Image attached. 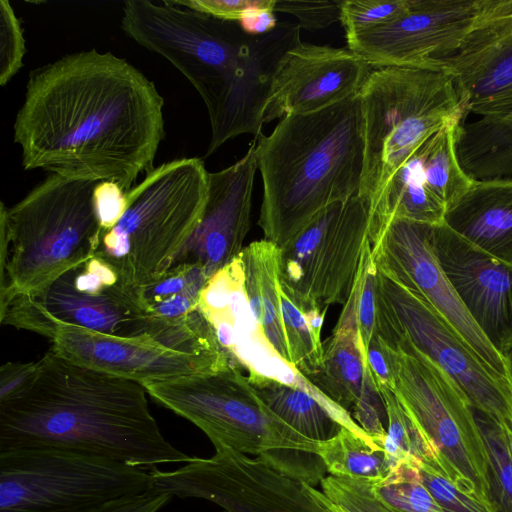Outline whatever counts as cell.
Returning <instances> with one entry per match:
<instances>
[{
    "label": "cell",
    "mask_w": 512,
    "mask_h": 512,
    "mask_svg": "<svg viewBox=\"0 0 512 512\" xmlns=\"http://www.w3.org/2000/svg\"><path fill=\"white\" fill-rule=\"evenodd\" d=\"M210 458L150 473L149 491L180 498H201L228 512H327L308 484L275 470L260 458H250L223 444H214Z\"/></svg>",
    "instance_id": "obj_15"
},
{
    "label": "cell",
    "mask_w": 512,
    "mask_h": 512,
    "mask_svg": "<svg viewBox=\"0 0 512 512\" xmlns=\"http://www.w3.org/2000/svg\"><path fill=\"white\" fill-rule=\"evenodd\" d=\"M433 225L392 220L372 247L374 262L440 316L485 366L512 384L505 358L473 322L437 261L430 242Z\"/></svg>",
    "instance_id": "obj_16"
},
{
    "label": "cell",
    "mask_w": 512,
    "mask_h": 512,
    "mask_svg": "<svg viewBox=\"0 0 512 512\" xmlns=\"http://www.w3.org/2000/svg\"><path fill=\"white\" fill-rule=\"evenodd\" d=\"M0 321L49 339L62 325L119 338L155 334L173 325L146 315L136 288L125 286L97 255L62 274L42 292L1 304Z\"/></svg>",
    "instance_id": "obj_11"
},
{
    "label": "cell",
    "mask_w": 512,
    "mask_h": 512,
    "mask_svg": "<svg viewBox=\"0 0 512 512\" xmlns=\"http://www.w3.org/2000/svg\"><path fill=\"white\" fill-rule=\"evenodd\" d=\"M209 278L197 263L181 262L156 282L136 288L139 303L149 317L170 324L200 316V294Z\"/></svg>",
    "instance_id": "obj_27"
},
{
    "label": "cell",
    "mask_w": 512,
    "mask_h": 512,
    "mask_svg": "<svg viewBox=\"0 0 512 512\" xmlns=\"http://www.w3.org/2000/svg\"><path fill=\"white\" fill-rule=\"evenodd\" d=\"M419 465L400 463L384 480L371 483L374 495L392 512H444L422 483Z\"/></svg>",
    "instance_id": "obj_33"
},
{
    "label": "cell",
    "mask_w": 512,
    "mask_h": 512,
    "mask_svg": "<svg viewBox=\"0 0 512 512\" xmlns=\"http://www.w3.org/2000/svg\"><path fill=\"white\" fill-rule=\"evenodd\" d=\"M377 312V268L369 245L365 253L363 285L358 301V329L366 352L376 331Z\"/></svg>",
    "instance_id": "obj_40"
},
{
    "label": "cell",
    "mask_w": 512,
    "mask_h": 512,
    "mask_svg": "<svg viewBox=\"0 0 512 512\" xmlns=\"http://www.w3.org/2000/svg\"><path fill=\"white\" fill-rule=\"evenodd\" d=\"M26 44L21 22L11 3L0 0V85L5 86L23 66Z\"/></svg>",
    "instance_id": "obj_35"
},
{
    "label": "cell",
    "mask_w": 512,
    "mask_h": 512,
    "mask_svg": "<svg viewBox=\"0 0 512 512\" xmlns=\"http://www.w3.org/2000/svg\"><path fill=\"white\" fill-rule=\"evenodd\" d=\"M50 340L51 350L63 358L141 385L212 374L235 365L203 314L193 321L136 338L62 325Z\"/></svg>",
    "instance_id": "obj_12"
},
{
    "label": "cell",
    "mask_w": 512,
    "mask_h": 512,
    "mask_svg": "<svg viewBox=\"0 0 512 512\" xmlns=\"http://www.w3.org/2000/svg\"><path fill=\"white\" fill-rule=\"evenodd\" d=\"M120 27L134 42L168 60L203 99L211 125L206 156L244 133L262 135L263 112L273 75L290 48L301 43L300 27L278 22L252 36L176 0H128Z\"/></svg>",
    "instance_id": "obj_3"
},
{
    "label": "cell",
    "mask_w": 512,
    "mask_h": 512,
    "mask_svg": "<svg viewBox=\"0 0 512 512\" xmlns=\"http://www.w3.org/2000/svg\"><path fill=\"white\" fill-rule=\"evenodd\" d=\"M364 163L358 192L370 211L394 173L433 134L466 114L452 78L422 69H373L359 91Z\"/></svg>",
    "instance_id": "obj_8"
},
{
    "label": "cell",
    "mask_w": 512,
    "mask_h": 512,
    "mask_svg": "<svg viewBox=\"0 0 512 512\" xmlns=\"http://www.w3.org/2000/svg\"><path fill=\"white\" fill-rule=\"evenodd\" d=\"M378 389L387 414V434L383 447L395 466L412 461L425 463L440 472L436 455L394 391L388 388Z\"/></svg>",
    "instance_id": "obj_31"
},
{
    "label": "cell",
    "mask_w": 512,
    "mask_h": 512,
    "mask_svg": "<svg viewBox=\"0 0 512 512\" xmlns=\"http://www.w3.org/2000/svg\"><path fill=\"white\" fill-rule=\"evenodd\" d=\"M505 431H506V434L508 437V442H509V446H510V450H511V454H512V431H508V430H505Z\"/></svg>",
    "instance_id": "obj_49"
},
{
    "label": "cell",
    "mask_w": 512,
    "mask_h": 512,
    "mask_svg": "<svg viewBox=\"0 0 512 512\" xmlns=\"http://www.w3.org/2000/svg\"><path fill=\"white\" fill-rule=\"evenodd\" d=\"M223 512H228V511L224 510Z\"/></svg>",
    "instance_id": "obj_50"
},
{
    "label": "cell",
    "mask_w": 512,
    "mask_h": 512,
    "mask_svg": "<svg viewBox=\"0 0 512 512\" xmlns=\"http://www.w3.org/2000/svg\"><path fill=\"white\" fill-rule=\"evenodd\" d=\"M367 362L378 388L394 391V354L389 346L375 331L367 350Z\"/></svg>",
    "instance_id": "obj_42"
},
{
    "label": "cell",
    "mask_w": 512,
    "mask_h": 512,
    "mask_svg": "<svg viewBox=\"0 0 512 512\" xmlns=\"http://www.w3.org/2000/svg\"><path fill=\"white\" fill-rule=\"evenodd\" d=\"M369 244L366 203L358 195L336 202L279 247V284L302 304L324 311L330 305H344Z\"/></svg>",
    "instance_id": "obj_14"
},
{
    "label": "cell",
    "mask_w": 512,
    "mask_h": 512,
    "mask_svg": "<svg viewBox=\"0 0 512 512\" xmlns=\"http://www.w3.org/2000/svg\"><path fill=\"white\" fill-rule=\"evenodd\" d=\"M456 148L470 178L512 179V105L499 114L461 123Z\"/></svg>",
    "instance_id": "obj_25"
},
{
    "label": "cell",
    "mask_w": 512,
    "mask_h": 512,
    "mask_svg": "<svg viewBox=\"0 0 512 512\" xmlns=\"http://www.w3.org/2000/svg\"><path fill=\"white\" fill-rule=\"evenodd\" d=\"M209 172L196 157L165 162L126 193L128 207L102 234L95 255L129 288L159 280L172 268L203 217Z\"/></svg>",
    "instance_id": "obj_7"
},
{
    "label": "cell",
    "mask_w": 512,
    "mask_h": 512,
    "mask_svg": "<svg viewBox=\"0 0 512 512\" xmlns=\"http://www.w3.org/2000/svg\"><path fill=\"white\" fill-rule=\"evenodd\" d=\"M443 223L476 248L512 265V179L474 180L447 206Z\"/></svg>",
    "instance_id": "obj_23"
},
{
    "label": "cell",
    "mask_w": 512,
    "mask_h": 512,
    "mask_svg": "<svg viewBox=\"0 0 512 512\" xmlns=\"http://www.w3.org/2000/svg\"><path fill=\"white\" fill-rule=\"evenodd\" d=\"M277 0H259L238 21L242 30L252 36H260L274 30L278 24L274 8Z\"/></svg>",
    "instance_id": "obj_46"
},
{
    "label": "cell",
    "mask_w": 512,
    "mask_h": 512,
    "mask_svg": "<svg viewBox=\"0 0 512 512\" xmlns=\"http://www.w3.org/2000/svg\"><path fill=\"white\" fill-rule=\"evenodd\" d=\"M164 99L126 59L96 49L29 74L13 139L25 170L114 181L129 192L164 139Z\"/></svg>",
    "instance_id": "obj_1"
},
{
    "label": "cell",
    "mask_w": 512,
    "mask_h": 512,
    "mask_svg": "<svg viewBox=\"0 0 512 512\" xmlns=\"http://www.w3.org/2000/svg\"><path fill=\"white\" fill-rule=\"evenodd\" d=\"M419 471L422 483L444 512H491L431 466L421 463Z\"/></svg>",
    "instance_id": "obj_38"
},
{
    "label": "cell",
    "mask_w": 512,
    "mask_h": 512,
    "mask_svg": "<svg viewBox=\"0 0 512 512\" xmlns=\"http://www.w3.org/2000/svg\"><path fill=\"white\" fill-rule=\"evenodd\" d=\"M479 0H412L392 22L346 37L347 48L373 69L402 67L442 72L470 32Z\"/></svg>",
    "instance_id": "obj_17"
},
{
    "label": "cell",
    "mask_w": 512,
    "mask_h": 512,
    "mask_svg": "<svg viewBox=\"0 0 512 512\" xmlns=\"http://www.w3.org/2000/svg\"><path fill=\"white\" fill-rule=\"evenodd\" d=\"M373 68L349 48L299 43L278 63L263 124L317 112L359 93Z\"/></svg>",
    "instance_id": "obj_20"
},
{
    "label": "cell",
    "mask_w": 512,
    "mask_h": 512,
    "mask_svg": "<svg viewBox=\"0 0 512 512\" xmlns=\"http://www.w3.org/2000/svg\"><path fill=\"white\" fill-rule=\"evenodd\" d=\"M365 253L356 282L343 305L337 324L331 336L323 342L321 368L308 378L325 396L350 415L361 396L368 367L367 352L358 329V301L363 285Z\"/></svg>",
    "instance_id": "obj_24"
},
{
    "label": "cell",
    "mask_w": 512,
    "mask_h": 512,
    "mask_svg": "<svg viewBox=\"0 0 512 512\" xmlns=\"http://www.w3.org/2000/svg\"><path fill=\"white\" fill-rule=\"evenodd\" d=\"M504 358L507 363L508 370L512 377V346L508 349V351L504 354Z\"/></svg>",
    "instance_id": "obj_48"
},
{
    "label": "cell",
    "mask_w": 512,
    "mask_h": 512,
    "mask_svg": "<svg viewBox=\"0 0 512 512\" xmlns=\"http://www.w3.org/2000/svg\"><path fill=\"white\" fill-rule=\"evenodd\" d=\"M257 140L263 239L282 247L325 208L358 195L364 163L359 93L317 112L285 116Z\"/></svg>",
    "instance_id": "obj_4"
},
{
    "label": "cell",
    "mask_w": 512,
    "mask_h": 512,
    "mask_svg": "<svg viewBox=\"0 0 512 512\" xmlns=\"http://www.w3.org/2000/svg\"><path fill=\"white\" fill-rule=\"evenodd\" d=\"M146 394L133 380L49 350L33 383L0 401V451L48 447L146 469L192 461L163 436Z\"/></svg>",
    "instance_id": "obj_2"
},
{
    "label": "cell",
    "mask_w": 512,
    "mask_h": 512,
    "mask_svg": "<svg viewBox=\"0 0 512 512\" xmlns=\"http://www.w3.org/2000/svg\"><path fill=\"white\" fill-rule=\"evenodd\" d=\"M488 462L489 497L492 512H512V454L503 426L473 408Z\"/></svg>",
    "instance_id": "obj_32"
},
{
    "label": "cell",
    "mask_w": 512,
    "mask_h": 512,
    "mask_svg": "<svg viewBox=\"0 0 512 512\" xmlns=\"http://www.w3.org/2000/svg\"><path fill=\"white\" fill-rule=\"evenodd\" d=\"M341 1L277 0L274 12L291 14L297 18L300 29L315 31L340 21Z\"/></svg>",
    "instance_id": "obj_39"
},
{
    "label": "cell",
    "mask_w": 512,
    "mask_h": 512,
    "mask_svg": "<svg viewBox=\"0 0 512 512\" xmlns=\"http://www.w3.org/2000/svg\"><path fill=\"white\" fill-rule=\"evenodd\" d=\"M351 417L376 443L383 446L387 434V414L369 365L366 368L361 396L351 412Z\"/></svg>",
    "instance_id": "obj_37"
},
{
    "label": "cell",
    "mask_w": 512,
    "mask_h": 512,
    "mask_svg": "<svg viewBox=\"0 0 512 512\" xmlns=\"http://www.w3.org/2000/svg\"><path fill=\"white\" fill-rule=\"evenodd\" d=\"M392 348L394 393L436 455L439 473L492 512L486 449L466 396L407 340Z\"/></svg>",
    "instance_id": "obj_9"
},
{
    "label": "cell",
    "mask_w": 512,
    "mask_h": 512,
    "mask_svg": "<svg viewBox=\"0 0 512 512\" xmlns=\"http://www.w3.org/2000/svg\"><path fill=\"white\" fill-rule=\"evenodd\" d=\"M172 497L169 493L147 491L106 502L86 512H159Z\"/></svg>",
    "instance_id": "obj_44"
},
{
    "label": "cell",
    "mask_w": 512,
    "mask_h": 512,
    "mask_svg": "<svg viewBox=\"0 0 512 512\" xmlns=\"http://www.w3.org/2000/svg\"><path fill=\"white\" fill-rule=\"evenodd\" d=\"M308 488L312 495L316 497L326 508L327 512H348L340 505L334 503L331 501L323 492L318 491L317 489L313 488V486L308 484Z\"/></svg>",
    "instance_id": "obj_47"
},
{
    "label": "cell",
    "mask_w": 512,
    "mask_h": 512,
    "mask_svg": "<svg viewBox=\"0 0 512 512\" xmlns=\"http://www.w3.org/2000/svg\"><path fill=\"white\" fill-rule=\"evenodd\" d=\"M321 486L331 501L348 512H392L374 495L367 480L330 475Z\"/></svg>",
    "instance_id": "obj_36"
},
{
    "label": "cell",
    "mask_w": 512,
    "mask_h": 512,
    "mask_svg": "<svg viewBox=\"0 0 512 512\" xmlns=\"http://www.w3.org/2000/svg\"><path fill=\"white\" fill-rule=\"evenodd\" d=\"M280 285V284H279ZM281 315L292 366L309 378L321 368V329L326 311L297 302L281 285Z\"/></svg>",
    "instance_id": "obj_30"
},
{
    "label": "cell",
    "mask_w": 512,
    "mask_h": 512,
    "mask_svg": "<svg viewBox=\"0 0 512 512\" xmlns=\"http://www.w3.org/2000/svg\"><path fill=\"white\" fill-rule=\"evenodd\" d=\"M279 252L277 245L262 239L244 247L240 257L251 310L274 349L291 364L281 315Z\"/></svg>",
    "instance_id": "obj_26"
},
{
    "label": "cell",
    "mask_w": 512,
    "mask_h": 512,
    "mask_svg": "<svg viewBox=\"0 0 512 512\" xmlns=\"http://www.w3.org/2000/svg\"><path fill=\"white\" fill-rule=\"evenodd\" d=\"M318 454L332 476L371 483L384 480L396 467L382 445L345 427L333 439L319 443Z\"/></svg>",
    "instance_id": "obj_29"
},
{
    "label": "cell",
    "mask_w": 512,
    "mask_h": 512,
    "mask_svg": "<svg viewBox=\"0 0 512 512\" xmlns=\"http://www.w3.org/2000/svg\"><path fill=\"white\" fill-rule=\"evenodd\" d=\"M430 242L471 319L504 357L512 346V265L476 248L443 222L432 226Z\"/></svg>",
    "instance_id": "obj_21"
},
{
    "label": "cell",
    "mask_w": 512,
    "mask_h": 512,
    "mask_svg": "<svg viewBox=\"0 0 512 512\" xmlns=\"http://www.w3.org/2000/svg\"><path fill=\"white\" fill-rule=\"evenodd\" d=\"M257 169L253 143L233 165L209 172V193L203 217L175 264L197 263L210 278L241 254L250 229Z\"/></svg>",
    "instance_id": "obj_22"
},
{
    "label": "cell",
    "mask_w": 512,
    "mask_h": 512,
    "mask_svg": "<svg viewBox=\"0 0 512 512\" xmlns=\"http://www.w3.org/2000/svg\"><path fill=\"white\" fill-rule=\"evenodd\" d=\"M98 182L49 174L13 206L1 202L0 305L42 292L96 254Z\"/></svg>",
    "instance_id": "obj_5"
},
{
    "label": "cell",
    "mask_w": 512,
    "mask_h": 512,
    "mask_svg": "<svg viewBox=\"0 0 512 512\" xmlns=\"http://www.w3.org/2000/svg\"><path fill=\"white\" fill-rule=\"evenodd\" d=\"M466 113L488 116L512 105V0H479L460 48L439 60Z\"/></svg>",
    "instance_id": "obj_19"
},
{
    "label": "cell",
    "mask_w": 512,
    "mask_h": 512,
    "mask_svg": "<svg viewBox=\"0 0 512 512\" xmlns=\"http://www.w3.org/2000/svg\"><path fill=\"white\" fill-rule=\"evenodd\" d=\"M93 201L102 234L119 222L128 207L125 191L114 181H99L94 188Z\"/></svg>",
    "instance_id": "obj_41"
},
{
    "label": "cell",
    "mask_w": 512,
    "mask_h": 512,
    "mask_svg": "<svg viewBox=\"0 0 512 512\" xmlns=\"http://www.w3.org/2000/svg\"><path fill=\"white\" fill-rule=\"evenodd\" d=\"M377 311L376 332L389 346L407 340L457 384L472 408L512 431V384L485 366L427 304L378 268Z\"/></svg>",
    "instance_id": "obj_13"
},
{
    "label": "cell",
    "mask_w": 512,
    "mask_h": 512,
    "mask_svg": "<svg viewBox=\"0 0 512 512\" xmlns=\"http://www.w3.org/2000/svg\"><path fill=\"white\" fill-rule=\"evenodd\" d=\"M149 486L141 466L48 447L0 451V512H86Z\"/></svg>",
    "instance_id": "obj_10"
},
{
    "label": "cell",
    "mask_w": 512,
    "mask_h": 512,
    "mask_svg": "<svg viewBox=\"0 0 512 512\" xmlns=\"http://www.w3.org/2000/svg\"><path fill=\"white\" fill-rule=\"evenodd\" d=\"M249 380L281 420L313 442H327L344 427L330 409L300 388L268 378Z\"/></svg>",
    "instance_id": "obj_28"
},
{
    "label": "cell",
    "mask_w": 512,
    "mask_h": 512,
    "mask_svg": "<svg viewBox=\"0 0 512 512\" xmlns=\"http://www.w3.org/2000/svg\"><path fill=\"white\" fill-rule=\"evenodd\" d=\"M38 361L8 362L0 368V401L13 398L25 391L34 381Z\"/></svg>",
    "instance_id": "obj_43"
},
{
    "label": "cell",
    "mask_w": 512,
    "mask_h": 512,
    "mask_svg": "<svg viewBox=\"0 0 512 512\" xmlns=\"http://www.w3.org/2000/svg\"><path fill=\"white\" fill-rule=\"evenodd\" d=\"M199 307L221 348L249 379L276 380L302 389L324 405L330 404V399L285 361L267 339L247 298L240 255L207 280Z\"/></svg>",
    "instance_id": "obj_18"
},
{
    "label": "cell",
    "mask_w": 512,
    "mask_h": 512,
    "mask_svg": "<svg viewBox=\"0 0 512 512\" xmlns=\"http://www.w3.org/2000/svg\"><path fill=\"white\" fill-rule=\"evenodd\" d=\"M236 365L204 375L142 386L159 405L187 419L214 444L256 455L275 470L311 486L327 472L319 443L281 420Z\"/></svg>",
    "instance_id": "obj_6"
},
{
    "label": "cell",
    "mask_w": 512,
    "mask_h": 512,
    "mask_svg": "<svg viewBox=\"0 0 512 512\" xmlns=\"http://www.w3.org/2000/svg\"><path fill=\"white\" fill-rule=\"evenodd\" d=\"M178 4L225 21H240L259 0H176Z\"/></svg>",
    "instance_id": "obj_45"
},
{
    "label": "cell",
    "mask_w": 512,
    "mask_h": 512,
    "mask_svg": "<svg viewBox=\"0 0 512 512\" xmlns=\"http://www.w3.org/2000/svg\"><path fill=\"white\" fill-rule=\"evenodd\" d=\"M412 0H342L340 21L345 37L394 21L407 13Z\"/></svg>",
    "instance_id": "obj_34"
}]
</instances>
